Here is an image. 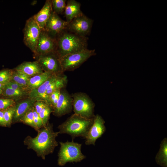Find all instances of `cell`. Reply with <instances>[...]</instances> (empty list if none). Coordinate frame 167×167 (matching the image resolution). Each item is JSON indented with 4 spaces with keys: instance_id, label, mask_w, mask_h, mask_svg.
Masks as SVG:
<instances>
[{
    "instance_id": "obj_1",
    "label": "cell",
    "mask_w": 167,
    "mask_h": 167,
    "mask_svg": "<svg viewBox=\"0 0 167 167\" xmlns=\"http://www.w3.org/2000/svg\"><path fill=\"white\" fill-rule=\"evenodd\" d=\"M37 131L36 136L32 138L28 136L24 143L28 149L33 150L38 156L45 160V156L53 153L55 148L58 146L56 138L59 133V131L54 132L53 124L49 122Z\"/></svg>"
},
{
    "instance_id": "obj_2",
    "label": "cell",
    "mask_w": 167,
    "mask_h": 167,
    "mask_svg": "<svg viewBox=\"0 0 167 167\" xmlns=\"http://www.w3.org/2000/svg\"><path fill=\"white\" fill-rule=\"evenodd\" d=\"M87 40L86 37L63 31L56 40L55 52L60 59L67 54L87 49Z\"/></svg>"
},
{
    "instance_id": "obj_3",
    "label": "cell",
    "mask_w": 167,
    "mask_h": 167,
    "mask_svg": "<svg viewBox=\"0 0 167 167\" xmlns=\"http://www.w3.org/2000/svg\"><path fill=\"white\" fill-rule=\"evenodd\" d=\"M93 120V118H86L74 113L58 126L59 134H68L73 139L77 137L85 139Z\"/></svg>"
},
{
    "instance_id": "obj_4",
    "label": "cell",
    "mask_w": 167,
    "mask_h": 167,
    "mask_svg": "<svg viewBox=\"0 0 167 167\" xmlns=\"http://www.w3.org/2000/svg\"><path fill=\"white\" fill-rule=\"evenodd\" d=\"M60 147L58 152V165L64 166L68 162H80L86 156L81 151L82 144L74 142H59Z\"/></svg>"
},
{
    "instance_id": "obj_5",
    "label": "cell",
    "mask_w": 167,
    "mask_h": 167,
    "mask_svg": "<svg viewBox=\"0 0 167 167\" xmlns=\"http://www.w3.org/2000/svg\"><path fill=\"white\" fill-rule=\"evenodd\" d=\"M95 54L94 49H86L64 56L60 59L63 72L75 70L90 57Z\"/></svg>"
},
{
    "instance_id": "obj_6",
    "label": "cell",
    "mask_w": 167,
    "mask_h": 167,
    "mask_svg": "<svg viewBox=\"0 0 167 167\" xmlns=\"http://www.w3.org/2000/svg\"><path fill=\"white\" fill-rule=\"evenodd\" d=\"M72 97L74 113L86 118L94 117V105L86 94L76 93L74 94Z\"/></svg>"
},
{
    "instance_id": "obj_7",
    "label": "cell",
    "mask_w": 167,
    "mask_h": 167,
    "mask_svg": "<svg viewBox=\"0 0 167 167\" xmlns=\"http://www.w3.org/2000/svg\"><path fill=\"white\" fill-rule=\"evenodd\" d=\"M42 29L35 21L33 16L26 21L24 29V44L34 53Z\"/></svg>"
},
{
    "instance_id": "obj_8",
    "label": "cell",
    "mask_w": 167,
    "mask_h": 167,
    "mask_svg": "<svg viewBox=\"0 0 167 167\" xmlns=\"http://www.w3.org/2000/svg\"><path fill=\"white\" fill-rule=\"evenodd\" d=\"M37 61L44 72L61 75L63 72L60 58L55 51L37 56Z\"/></svg>"
},
{
    "instance_id": "obj_9",
    "label": "cell",
    "mask_w": 167,
    "mask_h": 167,
    "mask_svg": "<svg viewBox=\"0 0 167 167\" xmlns=\"http://www.w3.org/2000/svg\"><path fill=\"white\" fill-rule=\"evenodd\" d=\"M93 21L83 14L74 18L67 24L70 32L78 36L86 37L91 31Z\"/></svg>"
},
{
    "instance_id": "obj_10",
    "label": "cell",
    "mask_w": 167,
    "mask_h": 167,
    "mask_svg": "<svg viewBox=\"0 0 167 167\" xmlns=\"http://www.w3.org/2000/svg\"><path fill=\"white\" fill-rule=\"evenodd\" d=\"M105 122L101 116L97 114L93 117V122L85 139L86 145H95L96 140L101 137L106 130Z\"/></svg>"
},
{
    "instance_id": "obj_11",
    "label": "cell",
    "mask_w": 167,
    "mask_h": 167,
    "mask_svg": "<svg viewBox=\"0 0 167 167\" xmlns=\"http://www.w3.org/2000/svg\"><path fill=\"white\" fill-rule=\"evenodd\" d=\"M56 40L44 30H42L34 54L37 56L55 51Z\"/></svg>"
},
{
    "instance_id": "obj_12",
    "label": "cell",
    "mask_w": 167,
    "mask_h": 167,
    "mask_svg": "<svg viewBox=\"0 0 167 167\" xmlns=\"http://www.w3.org/2000/svg\"><path fill=\"white\" fill-rule=\"evenodd\" d=\"M68 24L52 11L47 21L44 30L53 36L59 35L67 29Z\"/></svg>"
},
{
    "instance_id": "obj_13",
    "label": "cell",
    "mask_w": 167,
    "mask_h": 167,
    "mask_svg": "<svg viewBox=\"0 0 167 167\" xmlns=\"http://www.w3.org/2000/svg\"><path fill=\"white\" fill-rule=\"evenodd\" d=\"M72 97L65 90H61L58 102L53 109V114L61 117L71 112L72 108Z\"/></svg>"
},
{
    "instance_id": "obj_14",
    "label": "cell",
    "mask_w": 167,
    "mask_h": 167,
    "mask_svg": "<svg viewBox=\"0 0 167 167\" xmlns=\"http://www.w3.org/2000/svg\"><path fill=\"white\" fill-rule=\"evenodd\" d=\"M59 75H60L53 74L40 86L30 91L29 92L28 97L36 101H44L49 105V97L46 94V88L50 83L55 80Z\"/></svg>"
},
{
    "instance_id": "obj_15",
    "label": "cell",
    "mask_w": 167,
    "mask_h": 167,
    "mask_svg": "<svg viewBox=\"0 0 167 167\" xmlns=\"http://www.w3.org/2000/svg\"><path fill=\"white\" fill-rule=\"evenodd\" d=\"M36 101L35 100L28 97L15 104L12 122H19L21 118L28 112L33 109Z\"/></svg>"
},
{
    "instance_id": "obj_16",
    "label": "cell",
    "mask_w": 167,
    "mask_h": 167,
    "mask_svg": "<svg viewBox=\"0 0 167 167\" xmlns=\"http://www.w3.org/2000/svg\"><path fill=\"white\" fill-rule=\"evenodd\" d=\"M14 69L24 73L30 78L44 72L37 60L23 62Z\"/></svg>"
},
{
    "instance_id": "obj_17",
    "label": "cell",
    "mask_w": 167,
    "mask_h": 167,
    "mask_svg": "<svg viewBox=\"0 0 167 167\" xmlns=\"http://www.w3.org/2000/svg\"><path fill=\"white\" fill-rule=\"evenodd\" d=\"M52 11L51 0H46L41 10L33 16L35 21L42 29L44 30Z\"/></svg>"
},
{
    "instance_id": "obj_18",
    "label": "cell",
    "mask_w": 167,
    "mask_h": 167,
    "mask_svg": "<svg viewBox=\"0 0 167 167\" xmlns=\"http://www.w3.org/2000/svg\"><path fill=\"white\" fill-rule=\"evenodd\" d=\"M80 6V3L75 0L67 1L64 13L68 24L74 18L83 14Z\"/></svg>"
},
{
    "instance_id": "obj_19",
    "label": "cell",
    "mask_w": 167,
    "mask_h": 167,
    "mask_svg": "<svg viewBox=\"0 0 167 167\" xmlns=\"http://www.w3.org/2000/svg\"><path fill=\"white\" fill-rule=\"evenodd\" d=\"M53 74L50 72H43L41 74L30 77L28 82L27 89L29 92L38 88L44 83Z\"/></svg>"
},
{
    "instance_id": "obj_20",
    "label": "cell",
    "mask_w": 167,
    "mask_h": 167,
    "mask_svg": "<svg viewBox=\"0 0 167 167\" xmlns=\"http://www.w3.org/2000/svg\"><path fill=\"white\" fill-rule=\"evenodd\" d=\"M59 75L54 81L50 83L46 88V94L49 96L54 91L58 89L63 88L67 83V78L66 75L62 76Z\"/></svg>"
},
{
    "instance_id": "obj_21",
    "label": "cell",
    "mask_w": 167,
    "mask_h": 167,
    "mask_svg": "<svg viewBox=\"0 0 167 167\" xmlns=\"http://www.w3.org/2000/svg\"><path fill=\"white\" fill-rule=\"evenodd\" d=\"M156 163L162 167H167V139L162 141L159 151L156 157Z\"/></svg>"
},
{
    "instance_id": "obj_22",
    "label": "cell",
    "mask_w": 167,
    "mask_h": 167,
    "mask_svg": "<svg viewBox=\"0 0 167 167\" xmlns=\"http://www.w3.org/2000/svg\"><path fill=\"white\" fill-rule=\"evenodd\" d=\"M28 91H23L13 89L6 85L2 95L10 99H19L28 95Z\"/></svg>"
},
{
    "instance_id": "obj_23",
    "label": "cell",
    "mask_w": 167,
    "mask_h": 167,
    "mask_svg": "<svg viewBox=\"0 0 167 167\" xmlns=\"http://www.w3.org/2000/svg\"><path fill=\"white\" fill-rule=\"evenodd\" d=\"M11 80L20 85L27 88L28 84L30 77L24 73L13 69Z\"/></svg>"
},
{
    "instance_id": "obj_24",
    "label": "cell",
    "mask_w": 167,
    "mask_h": 167,
    "mask_svg": "<svg viewBox=\"0 0 167 167\" xmlns=\"http://www.w3.org/2000/svg\"><path fill=\"white\" fill-rule=\"evenodd\" d=\"M65 0H52L51 3L52 10L57 14L64 12L66 7Z\"/></svg>"
},
{
    "instance_id": "obj_25",
    "label": "cell",
    "mask_w": 167,
    "mask_h": 167,
    "mask_svg": "<svg viewBox=\"0 0 167 167\" xmlns=\"http://www.w3.org/2000/svg\"><path fill=\"white\" fill-rule=\"evenodd\" d=\"M32 109H33L28 112L21 118L19 122L31 126L37 131L38 130L34 122Z\"/></svg>"
},
{
    "instance_id": "obj_26",
    "label": "cell",
    "mask_w": 167,
    "mask_h": 167,
    "mask_svg": "<svg viewBox=\"0 0 167 167\" xmlns=\"http://www.w3.org/2000/svg\"><path fill=\"white\" fill-rule=\"evenodd\" d=\"M15 109V105L3 110L5 123L6 126H10L12 123Z\"/></svg>"
},
{
    "instance_id": "obj_27",
    "label": "cell",
    "mask_w": 167,
    "mask_h": 167,
    "mask_svg": "<svg viewBox=\"0 0 167 167\" xmlns=\"http://www.w3.org/2000/svg\"><path fill=\"white\" fill-rule=\"evenodd\" d=\"M53 111V109L52 107L48 105L44 108L39 114L42 120L44 126H45L48 123L50 115Z\"/></svg>"
},
{
    "instance_id": "obj_28",
    "label": "cell",
    "mask_w": 167,
    "mask_h": 167,
    "mask_svg": "<svg viewBox=\"0 0 167 167\" xmlns=\"http://www.w3.org/2000/svg\"><path fill=\"white\" fill-rule=\"evenodd\" d=\"M13 70L5 69L0 71V83L6 85L11 80Z\"/></svg>"
},
{
    "instance_id": "obj_29",
    "label": "cell",
    "mask_w": 167,
    "mask_h": 167,
    "mask_svg": "<svg viewBox=\"0 0 167 167\" xmlns=\"http://www.w3.org/2000/svg\"><path fill=\"white\" fill-rule=\"evenodd\" d=\"M15 105L14 100L10 98H0V110H4Z\"/></svg>"
},
{
    "instance_id": "obj_30",
    "label": "cell",
    "mask_w": 167,
    "mask_h": 167,
    "mask_svg": "<svg viewBox=\"0 0 167 167\" xmlns=\"http://www.w3.org/2000/svg\"><path fill=\"white\" fill-rule=\"evenodd\" d=\"M32 110L34 115V122L38 130L44 126L43 125L39 114L36 112L34 107Z\"/></svg>"
},
{
    "instance_id": "obj_31",
    "label": "cell",
    "mask_w": 167,
    "mask_h": 167,
    "mask_svg": "<svg viewBox=\"0 0 167 167\" xmlns=\"http://www.w3.org/2000/svg\"><path fill=\"white\" fill-rule=\"evenodd\" d=\"M48 105L47 103L44 101H36L34 104V107L36 112L39 114L42 109Z\"/></svg>"
},
{
    "instance_id": "obj_32",
    "label": "cell",
    "mask_w": 167,
    "mask_h": 167,
    "mask_svg": "<svg viewBox=\"0 0 167 167\" xmlns=\"http://www.w3.org/2000/svg\"><path fill=\"white\" fill-rule=\"evenodd\" d=\"M6 85L13 89L20 91H29L27 88L12 81H10Z\"/></svg>"
},
{
    "instance_id": "obj_33",
    "label": "cell",
    "mask_w": 167,
    "mask_h": 167,
    "mask_svg": "<svg viewBox=\"0 0 167 167\" xmlns=\"http://www.w3.org/2000/svg\"><path fill=\"white\" fill-rule=\"evenodd\" d=\"M61 89H58L52 92L49 96V105L51 104L54 100L56 97L60 94Z\"/></svg>"
},
{
    "instance_id": "obj_34",
    "label": "cell",
    "mask_w": 167,
    "mask_h": 167,
    "mask_svg": "<svg viewBox=\"0 0 167 167\" xmlns=\"http://www.w3.org/2000/svg\"><path fill=\"white\" fill-rule=\"evenodd\" d=\"M0 126H6L5 123L4 111L0 110Z\"/></svg>"
},
{
    "instance_id": "obj_35",
    "label": "cell",
    "mask_w": 167,
    "mask_h": 167,
    "mask_svg": "<svg viewBox=\"0 0 167 167\" xmlns=\"http://www.w3.org/2000/svg\"><path fill=\"white\" fill-rule=\"evenodd\" d=\"M6 85L0 83V95H2L4 91Z\"/></svg>"
}]
</instances>
